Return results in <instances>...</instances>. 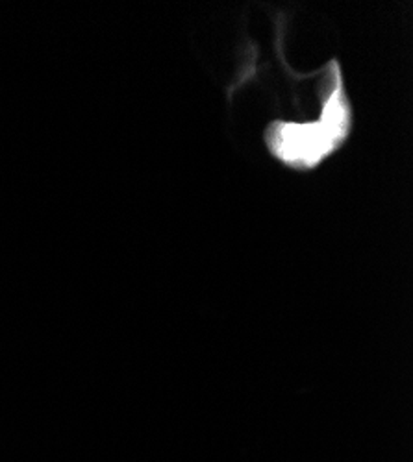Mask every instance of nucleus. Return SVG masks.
Returning <instances> with one entry per match:
<instances>
[{"mask_svg": "<svg viewBox=\"0 0 413 462\" xmlns=\"http://www.w3.org/2000/svg\"><path fill=\"white\" fill-rule=\"evenodd\" d=\"M324 106L315 123H277L268 130V144L278 160L291 167L308 169L340 146L351 128V107L345 98L340 70L332 63L324 80Z\"/></svg>", "mask_w": 413, "mask_h": 462, "instance_id": "1", "label": "nucleus"}]
</instances>
